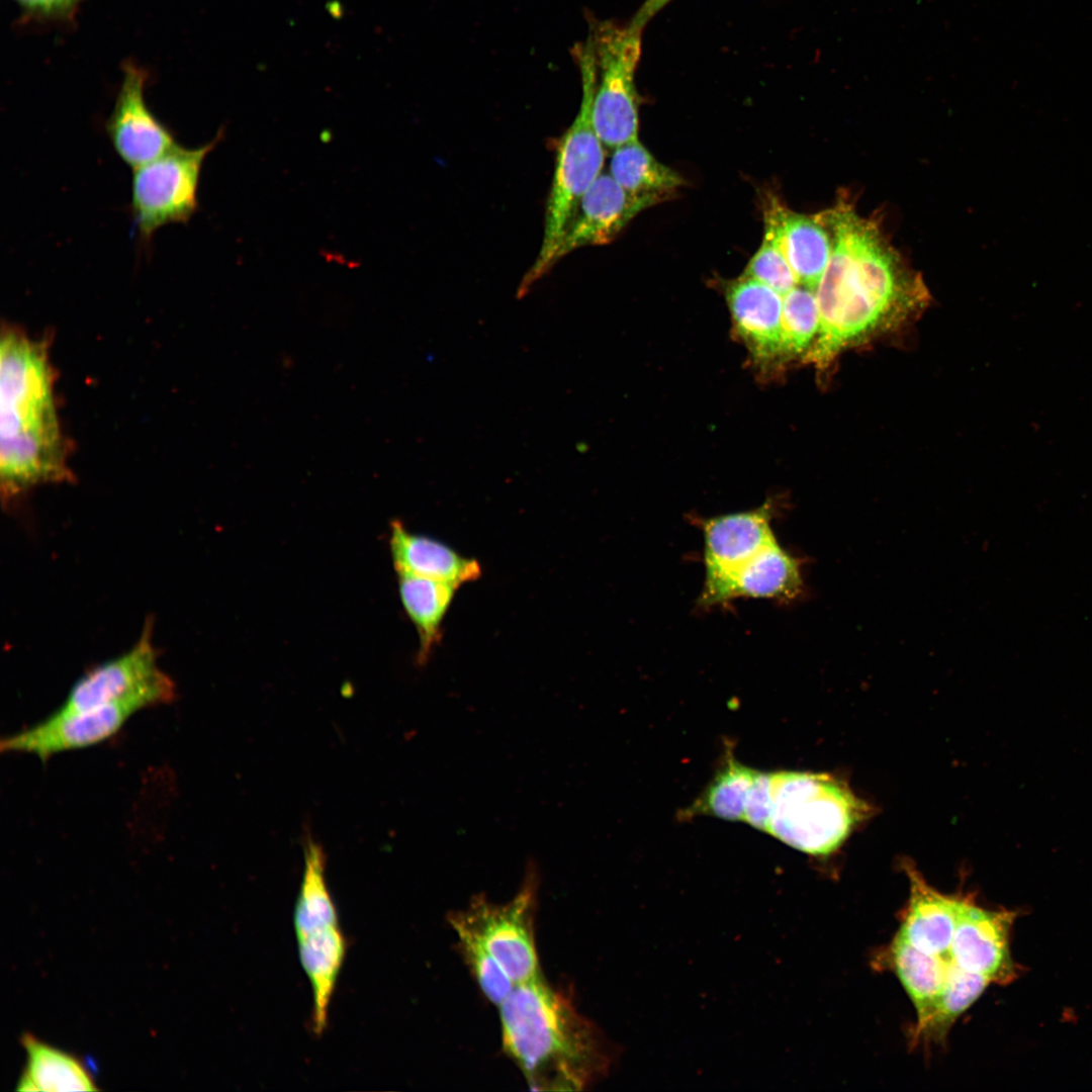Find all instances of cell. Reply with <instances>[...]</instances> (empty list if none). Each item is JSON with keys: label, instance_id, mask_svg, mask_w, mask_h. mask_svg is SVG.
<instances>
[{"label": "cell", "instance_id": "6da1fadb", "mask_svg": "<svg viewBox=\"0 0 1092 1092\" xmlns=\"http://www.w3.org/2000/svg\"><path fill=\"white\" fill-rule=\"evenodd\" d=\"M816 216L831 236L832 251L815 290L818 330L803 362L824 371L844 351L918 315L929 293L880 228L848 203Z\"/></svg>", "mask_w": 1092, "mask_h": 1092}, {"label": "cell", "instance_id": "7a4b0ae2", "mask_svg": "<svg viewBox=\"0 0 1092 1092\" xmlns=\"http://www.w3.org/2000/svg\"><path fill=\"white\" fill-rule=\"evenodd\" d=\"M44 342L13 328L0 342V484L3 504L30 489L70 481L68 451Z\"/></svg>", "mask_w": 1092, "mask_h": 1092}, {"label": "cell", "instance_id": "3957f363", "mask_svg": "<svg viewBox=\"0 0 1092 1092\" xmlns=\"http://www.w3.org/2000/svg\"><path fill=\"white\" fill-rule=\"evenodd\" d=\"M504 1051L535 1091H580L606 1076L600 1029L542 976L515 985L498 1006Z\"/></svg>", "mask_w": 1092, "mask_h": 1092}, {"label": "cell", "instance_id": "277c9868", "mask_svg": "<svg viewBox=\"0 0 1092 1092\" xmlns=\"http://www.w3.org/2000/svg\"><path fill=\"white\" fill-rule=\"evenodd\" d=\"M772 811L767 832L814 856L837 850L873 814L840 777L826 772L771 771Z\"/></svg>", "mask_w": 1092, "mask_h": 1092}, {"label": "cell", "instance_id": "5b68a950", "mask_svg": "<svg viewBox=\"0 0 1092 1092\" xmlns=\"http://www.w3.org/2000/svg\"><path fill=\"white\" fill-rule=\"evenodd\" d=\"M641 31L602 21L590 26L573 49L580 73L592 82V118L604 147L614 149L639 140L635 72L641 55Z\"/></svg>", "mask_w": 1092, "mask_h": 1092}, {"label": "cell", "instance_id": "8992f818", "mask_svg": "<svg viewBox=\"0 0 1092 1092\" xmlns=\"http://www.w3.org/2000/svg\"><path fill=\"white\" fill-rule=\"evenodd\" d=\"M580 75V107L557 147L541 248L518 287L519 298L525 296L534 283L555 265L562 236L582 197L602 174L604 167L606 148L596 132L592 118V82L586 74Z\"/></svg>", "mask_w": 1092, "mask_h": 1092}, {"label": "cell", "instance_id": "52a82bcc", "mask_svg": "<svg viewBox=\"0 0 1092 1092\" xmlns=\"http://www.w3.org/2000/svg\"><path fill=\"white\" fill-rule=\"evenodd\" d=\"M538 886L537 867L529 862L510 901L497 904L478 895L466 908L448 915L452 929H463L477 938L515 985L541 974L534 929Z\"/></svg>", "mask_w": 1092, "mask_h": 1092}, {"label": "cell", "instance_id": "ba28073f", "mask_svg": "<svg viewBox=\"0 0 1092 1092\" xmlns=\"http://www.w3.org/2000/svg\"><path fill=\"white\" fill-rule=\"evenodd\" d=\"M223 138V129L197 148L176 145L157 159L133 170L130 213L141 245L152 243L156 232L170 223H186L198 208L197 192L207 155Z\"/></svg>", "mask_w": 1092, "mask_h": 1092}, {"label": "cell", "instance_id": "9c48e42d", "mask_svg": "<svg viewBox=\"0 0 1092 1092\" xmlns=\"http://www.w3.org/2000/svg\"><path fill=\"white\" fill-rule=\"evenodd\" d=\"M152 626L148 620L128 651L82 675L59 709L82 711L135 697L148 698L155 706L171 703L176 687L158 665Z\"/></svg>", "mask_w": 1092, "mask_h": 1092}, {"label": "cell", "instance_id": "30bf717a", "mask_svg": "<svg viewBox=\"0 0 1092 1092\" xmlns=\"http://www.w3.org/2000/svg\"><path fill=\"white\" fill-rule=\"evenodd\" d=\"M155 706L135 697L82 711L58 709L37 724L2 738V752L26 753L46 761L57 753L88 747L111 737L136 712Z\"/></svg>", "mask_w": 1092, "mask_h": 1092}, {"label": "cell", "instance_id": "8fae6325", "mask_svg": "<svg viewBox=\"0 0 1092 1092\" xmlns=\"http://www.w3.org/2000/svg\"><path fill=\"white\" fill-rule=\"evenodd\" d=\"M105 131L120 160L131 169L162 156L177 145L173 131L149 108L145 99L147 71L127 62Z\"/></svg>", "mask_w": 1092, "mask_h": 1092}, {"label": "cell", "instance_id": "7c38bea8", "mask_svg": "<svg viewBox=\"0 0 1092 1092\" xmlns=\"http://www.w3.org/2000/svg\"><path fill=\"white\" fill-rule=\"evenodd\" d=\"M1014 914L993 911L963 897L949 949L950 962L962 969L1005 983L1014 975L1009 935Z\"/></svg>", "mask_w": 1092, "mask_h": 1092}, {"label": "cell", "instance_id": "4fadbf2b", "mask_svg": "<svg viewBox=\"0 0 1092 1092\" xmlns=\"http://www.w3.org/2000/svg\"><path fill=\"white\" fill-rule=\"evenodd\" d=\"M659 203L622 188L608 173H602L582 197L559 243L555 264L569 253L586 246L612 242L641 211Z\"/></svg>", "mask_w": 1092, "mask_h": 1092}, {"label": "cell", "instance_id": "5bb4252c", "mask_svg": "<svg viewBox=\"0 0 1092 1092\" xmlns=\"http://www.w3.org/2000/svg\"><path fill=\"white\" fill-rule=\"evenodd\" d=\"M776 508L764 503L753 510L701 519L704 534V587H711L776 539Z\"/></svg>", "mask_w": 1092, "mask_h": 1092}, {"label": "cell", "instance_id": "9a60e30c", "mask_svg": "<svg viewBox=\"0 0 1092 1092\" xmlns=\"http://www.w3.org/2000/svg\"><path fill=\"white\" fill-rule=\"evenodd\" d=\"M802 592L801 560L774 539L720 582L703 588L698 606L706 609L738 598L787 602Z\"/></svg>", "mask_w": 1092, "mask_h": 1092}, {"label": "cell", "instance_id": "2e32d148", "mask_svg": "<svg viewBox=\"0 0 1092 1092\" xmlns=\"http://www.w3.org/2000/svg\"><path fill=\"white\" fill-rule=\"evenodd\" d=\"M903 867L910 894L897 935L923 952L950 961L949 949L964 896L942 894L911 863L905 861Z\"/></svg>", "mask_w": 1092, "mask_h": 1092}, {"label": "cell", "instance_id": "e0dca14e", "mask_svg": "<svg viewBox=\"0 0 1092 1092\" xmlns=\"http://www.w3.org/2000/svg\"><path fill=\"white\" fill-rule=\"evenodd\" d=\"M726 299L737 335L756 362L779 360L783 297L745 275L728 284Z\"/></svg>", "mask_w": 1092, "mask_h": 1092}, {"label": "cell", "instance_id": "ac0fdd59", "mask_svg": "<svg viewBox=\"0 0 1092 1092\" xmlns=\"http://www.w3.org/2000/svg\"><path fill=\"white\" fill-rule=\"evenodd\" d=\"M769 230L799 284L816 290L832 251L831 236L815 216L795 212L775 198L764 209Z\"/></svg>", "mask_w": 1092, "mask_h": 1092}, {"label": "cell", "instance_id": "d6986e66", "mask_svg": "<svg viewBox=\"0 0 1092 1092\" xmlns=\"http://www.w3.org/2000/svg\"><path fill=\"white\" fill-rule=\"evenodd\" d=\"M389 549L397 573L441 580L458 587L482 574L476 559L461 555L437 539L411 532L398 520L390 524Z\"/></svg>", "mask_w": 1092, "mask_h": 1092}, {"label": "cell", "instance_id": "ffe728a7", "mask_svg": "<svg viewBox=\"0 0 1092 1092\" xmlns=\"http://www.w3.org/2000/svg\"><path fill=\"white\" fill-rule=\"evenodd\" d=\"M301 966L312 991V1027L321 1034L328 1022V1012L336 983L347 951V940L340 924L316 929L296 937Z\"/></svg>", "mask_w": 1092, "mask_h": 1092}, {"label": "cell", "instance_id": "44dd1931", "mask_svg": "<svg viewBox=\"0 0 1092 1092\" xmlns=\"http://www.w3.org/2000/svg\"><path fill=\"white\" fill-rule=\"evenodd\" d=\"M886 954L887 964L913 1003L917 1017L914 1028H918L935 1010L950 961L923 952L897 934Z\"/></svg>", "mask_w": 1092, "mask_h": 1092}, {"label": "cell", "instance_id": "7402d4cb", "mask_svg": "<svg viewBox=\"0 0 1092 1092\" xmlns=\"http://www.w3.org/2000/svg\"><path fill=\"white\" fill-rule=\"evenodd\" d=\"M402 607L419 636V663H426L442 637V624L459 588L457 585L397 573Z\"/></svg>", "mask_w": 1092, "mask_h": 1092}, {"label": "cell", "instance_id": "603a6c76", "mask_svg": "<svg viewBox=\"0 0 1092 1092\" xmlns=\"http://www.w3.org/2000/svg\"><path fill=\"white\" fill-rule=\"evenodd\" d=\"M21 1043L27 1055L26 1068L17 1090L95 1091L97 1087L85 1066L74 1056L25 1033Z\"/></svg>", "mask_w": 1092, "mask_h": 1092}, {"label": "cell", "instance_id": "cb8c5ba5", "mask_svg": "<svg viewBox=\"0 0 1092 1092\" xmlns=\"http://www.w3.org/2000/svg\"><path fill=\"white\" fill-rule=\"evenodd\" d=\"M609 174L629 193L658 202L669 199L685 184L677 172L655 159L639 140L613 150Z\"/></svg>", "mask_w": 1092, "mask_h": 1092}, {"label": "cell", "instance_id": "d4e9b609", "mask_svg": "<svg viewBox=\"0 0 1092 1092\" xmlns=\"http://www.w3.org/2000/svg\"><path fill=\"white\" fill-rule=\"evenodd\" d=\"M304 869L293 912L297 936L339 924L336 905L326 881L323 847L308 836L304 842Z\"/></svg>", "mask_w": 1092, "mask_h": 1092}, {"label": "cell", "instance_id": "484cf974", "mask_svg": "<svg viewBox=\"0 0 1092 1092\" xmlns=\"http://www.w3.org/2000/svg\"><path fill=\"white\" fill-rule=\"evenodd\" d=\"M990 984L984 976L966 971L950 962L935 1010L922 1026L913 1029V1045L943 1041L958 1017L976 1002Z\"/></svg>", "mask_w": 1092, "mask_h": 1092}, {"label": "cell", "instance_id": "4316f807", "mask_svg": "<svg viewBox=\"0 0 1092 1092\" xmlns=\"http://www.w3.org/2000/svg\"><path fill=\"white\" fill-rule=\"evenodd\" d=\"M757 769L728 757L704 792L679 817L712 816L728 821H743L749 788Z\"/></svg>", "mask_w": 1092, "mask_h": 1092}, {"label": "cell", "instance_id": "83f0119b", "mask_svg": "<svg viewBox=\"0 0 1092 1092\" xmlns=\"http://www.w3.org/2000/svg\"><path fill=\"white\" fill-rule=\"evenodd\" d=\"M819 311L815 291L797 285L783 296L779 361L804 357L818 330Z\"/></svg>", "mask_w": 1092, "mask_h": 1092}, {"label": "cell", "instance_id": "f1b7e54d", "mask_svg": "<svg viewBox=\"0 0 1092 1092\" xmlns=\"http://www.w3.org/2000/svg\"><path fill=\"white\" fill-rule=\"evenodd\" d=\"M453 930L457 936L460 953L478 987L491 1003L499 1006L512 992L515 984L477 938L463 929Z\"/></svg>", "mask_w": 1092, "mask_h": 1092}, {"label": "cell", "instance_id": "f546056e", "mask_svg": "<svg viewBox=\"0 0 1092 1092\" xmlns=\"http://www.w3.org/2000/svg\"><path fill=\"white\" fill-rule=\"evenodd\" d=\"M743 275L764 283L782 297L800 285L772 233L765 228L762 243Z\"/></svg>", "mask_w": 1092, "mask_h": 1092}, {"label": "cell", "instance_id": "4dcf8cb0", "mask_svg": "<svg viewBox=\"0 0 1092 1092\" xmlns=\"http://www.w3.org/2000/svg\"><path fill=\"white\" fill-rule=\"evenodd\" d=\"M772 811L771 771L758 770L747 794L744 820L752 827L767 832Z\"/></svg>", "mask_w": 1092, "mask_h": 1092}, {"label": "cell", "instance_id": "1f68e13d", "mask_svg": "<svg viewBox=\"0 0 1092 1092\" xmlns=\"http://www.w3.org/2000/svg\"><path fill=\"white\" fill-rule=\"evenodd\" d=\"M24 16L40 21L72 20L83 0H13Z\"/></svg>", "mask_w": 1092, "mask_h": 1092}, {"label": "cell", "instance_id": "d6a6232c", "mask_svg": "<svg viewBox=\"0 0 1092 1092\" xmlns=\"http://www.w3.org/2000/svg\"><path fill=\"white\" fill-rule=\"evenodd\" d=\"M670 0H646L631 20V24L642 30L644 25Z\"/></svg>", "mask_w": 1092, "mask_h": 1092}, {"label": "cell", "instance_id": "836d02e7", "mask_svg": "<svg viewBox=\"0 0 1092 1092\" xmlns=\"http://www.w3.org/2000/svg\"><path fill=\"white\" fill-rule=\"evenodd\" d=\"M330 4H331V7H329L328 9L330 10L331 14L333 16H341L342 15V12H341L342 9L340 7V3L339 2H331Z\"/></svg>", "mask_w": 1092, "mask_h": 1092}]
</instances>
